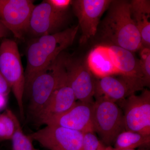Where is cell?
Instances as JSON below:
<instances>
[{"mask_svg": "<svg viewBox=\"0 0 150 150\" xmlns=\"http://www.w3.org/2000/svg\"><path fill=\"white\" fill-rule=\"evenodd\" d=\"M64 64L67 81L76 100L93 102L96 80L86 63L81 59L65 56Z\"/></svg>", "mask_w": 150, "mask_h": 150, "instance_id": "9", "label": "cell"}, {"mask_svg": "<svg viewBox=\"0 0 150 150\" xmlns=\"http://www.w3.org/2000/svg\"><path fill=\"white\" fill-rule=\"evenodd\" d=\"M10 32L9 30L0 21V38L8 36Z\"/></svg>", "mask_w": 150, "mask_h": 150, "instance_id": "25", "label": "cell"}, {"mask_svg": "<svg viewBox=\"0 0 150 150\" xmlns=\"http://www.w3.org/2000/svg\"><path fill=\"white\" fill-rule=\"evenodd\" d=\"M106 150H136L135 149H124V150H117L115 149L114 148H112L111 146L106 147Z\"/></svg>", "mask_w": 150, "mask_h": 150, "instance_id": "26", "label": "cell"}, {"mask_svg": "<svg viewBox=\"0 0 150 150\" xmlns=\"http://www.w3.org/2000/svg\"><path fill=\"white\" fill-rule=\"evenodd\" d=\"M123 106L126 131L150 135V91L131 95L120 102Z\"/></svg>", "mask_w": 150, "mask_h": 150, "instance_id": "7", "label": "cell"}, {"mask_svg": "<svg viewBox=\"0 0 150 150\" xmlns=\"http://www.w3.org/2000/svg\"><path fill=\"white\" fill-rule=\"evenodd\" d=\"M150 143V135L125 130L116 137L114 148L117 150L134 149L149 145Z\"/></svg>", "mask_w": 150, "mask_h": 150, "instance_id": "18", "label": "cell"}, {"mask_svg": "<svg viewBox=\"0 0 150 150\" xmlns=\"http://www.w3.org/2000/svg\"><path fill=\"white\" fill-rule=\"evenodd\" d=\"M79 27L74 26L54 34L35 38L26 50L25 88L38 73L48 67L74 42Z\"/></svg>", "mask_w": 150, "mask_h": 150, "instance_id": "1", "label": "cell"}, {"mask_svg": "<svg viewBox=\"0 0 150 150\" xmlns=\"http://www.w3.org/2000/svg\"><path fill=\"white\" fill-rule=\"evenodd\" d=\"M18 121L16 115L10 109L0 114V142L11 140Z\"/></svg>", "mask_w": 150, "mask_h": 150, "instance_id": "19", "label": "cell"}, {"mask_svg": "<svg viewBox=\"0 0 150 150\" xmlns=\"http://www.w3.org/2000/svg\"><path fill=\"white\" fill-rule=\"evenodd\" d=\"M38 150L37 149V150Z\"/></svg>", "mask_w": 150, "mask_h": 150, "instance_id": "27", "label": "cell"}, {"mask_svg": "<svg viewBox=\"0 0 150 150\" xmlns=\"http://www.w3.org/2000/svg\"><path fill=\"white\" fill-rule=\"evenodd\" d=\"M12 150H36L33 141L23 133L19 121L17 123L15 132L11 139Z\"/></svg>", "mask_w": 150, "mask_h": 150, "instance_id": "20", "label": "cell"}, {"mask_svg": "<svg viewBox=\"0 0 150 150\" xmlns=\"http://www.w3.org/2000/svg\"><path fill=\"white\" fill-rule=\"evenodd\" d=\"M140 68L143 74L145 85L150 86V48H142L140 52Z\"/></svg>", "mask_w": 150, "mask_h": 150, "instance_id": "21", "label": "cell"}, {"mask_svg": "<svg viewBox=\"0 0 150 150\" xmlns=\"http://www.w3.org/2000/svg\"><path fill=\"white\" fill-rule=\"evenodd\" d=\"M46 1L56 10L60 12H66L72 2V1L70 0H46Z\"/></svg>", "mask_w": 150, "mask_h": 150, "instance_id": "23", "label": "cell"}, {"mask_svg": "<svg viewBox=\"0 0 150 150\" xmlns=\"http://www.w3.org/2000/svg\"><path fill=\"white\" fill-rule=\"evenodd\" d=\"M11 90L8 83L0 72V95L6 97L9 93Z\"/></svg>", "mask_w": 150, "mask_h": 150, "instance_id": "24", "label": "cell"}, {"mask_svg": "<svg viewBox=\"0 0 150 150\" xmlns=\"http://www.w3.org/2000/svg\"><path fill=\"white\" fill-rule=\"evenodd\" d=\"M83 134L62 126L46 125L28 136L50 150H81Z\"/></svg>", "mask_w": 150, "mask_h": 150, "instance_id": "6", "label": "cell"}, {"mask_svg": "<svg viewBox=\"0 0 150 150\" xmlns=\"http://www.w3.org/2000/svg\"><path fill=\"white\" fill-rule=\"evenodd\" d=\"M110 0H76L71 5L79 21L82 34L79 42L85 44L96 34L101 16L108 8Z\"/></svg>", "mask_w": 150, "mask_h": 150, "instance_id": "10", "label": "cell"}, {"mask_svg": "<svg viewBox=\"0 0 150 150\" xmlns=\"http://www.w3.org/2000/svg\"><path fill=\"white\" fill-rule=\"evenodd\" d=\"M74 94L67 81L64 80L55 90L48 102L34 120L38 125L43 124L49 118L64 113L72 107L76 102Z\"/></svg>", "mask_w": 150, "mask_h": 150, "instance_id": "14", "label": "cell"}, {"mask_svg": "<svg viewBox=\"0 0 150 150\" xmlns=\"http://www.w3.org/2000/svg\"><path fill=\"white\" fill-rule=\"evenodd\" d=\"M130 5L131 17L139 32L142 48H150V1L133 0Z\"/></svg>", "mask_w": 150, "mask_h": 150, "instance_id": "16", "label": "cell"}, {"mask_svg": "<svg viewBox=\"0 0 150 150\" xmlns=\"http://www.w3.org/2000/svg\"><path fill=\"white\" fill-rule=\"evenodd\" d=\"M66 12L56 10L46 0L43 1L33 7L27 33L35 38L59 32L67 20Z\"/></svg>", "mask_w": 150, "mask_h": 150, "instance_id": "12", "label": "cell"}, {"mask_svg": "<svg viewBox=\"0 0 150 150\" xmlns=\"http://www.w3.org/2000/svg\"><path fill=\"white\" fill-rule=\"evenodd\" d=\"M118 76H108L96 80L94 96L116 103L123 101L146 86L143 80Z\"/></svg>", "mask_w": 150, "mask_h": 150, "instance_id": "11", "label": "cell"}, {"mask_svg": "<svg viewBox=\"0 0 150 150\" xmlns=\"http://www.w3.org/2000/svg\"><path fill=\"white\" fill-rule=\"evenodd\" d=\"M65 55L60 54L48 67L37 74L25 90L28 117L34 121L54 92L66 78Z\"/></svg>", "mask_w": 150, "mask_h": 150, "instance_id": "3", "label": "cell"}, {"mask_svg": "<svg viewBox=\"0 0 150 150\" xmlns=\"http://www.w3.org/2000/svg\"><path fill=\"white\" fill-rule=\"evenodd\" d=\"M93 123L94 132L106 146H111L119 134L126 130L121 108L115 103L102 98H96L93 102Z\"/></svg>", "mask_w": 150, "mask_h": 150, "instance_id": "5", "label": "cell"}, {"mask_svg": "<svg viewBox=\"0 0 150 150\" xmlns=\"http://www.w3.org/2000/svg\"><path fill=\"white\" fill-rule=\"evenodd\" d=\"M86 64L98 79L118 75L112 51L109 45H98L90 52Z\"/></svg>", "mask_w": 150, "mask_h": 150, "instance_id": "15", "label": "cell"}, {"mask_svg": "<svg viewBox=\"0 0 150 150\" xmlns=\"http://www.w3.org/2000/svg\"><path fill=\"white\" fill-rule=\"evenodd\" d=\"M101 29L103 38L111 45L132 53L142 48L141 36L131 17L128 1H112Z\"/></svg>", "mask_w": 150, "mask_h": 150, "instance_id": "2", "label": "cell"}, {"mask_svg": "<svg viewBox=\"0 0 150 150\" xmlns=\"http://www.w3.org/2000/svg\"><path fill=\"white\" fill-rule=\"evenodd\" d=\"M0 72L12 91L23 119L25 78L18 47L13 40L6 38L0 45Z\"/></svg>", "mask_w": 150, "mask_h": 150, "instance_id": "4", "label": "cell"}, {"mask_svg": "<svg viewBox=\"0 0 150 150\" xmlns=\"http://www.w3.org/2000/svg\"><path fill=\"white\" fill-rule=\"evenodd\" d=\"M93 102L76 101L66 112L43 122L46 125L62 126L83 133L94 132L93 123Z\"/></svg>", "mask_w": 150, "mask_h": 150, "instance_id": "13", "label": "cell"}, {"mask_svg": "<svg viewBox=\"0 0 150 150\" xmlns=\"http://www.w3.org/2000/svg\"><path fill=\"white\" fill-rule=\"evenodd\" d=\"M106 147L98 139L94 132L84 133L81 150H106Z\"/></svg>", "mask_w": 150, "mask_h": 150, "instance_id": "22", "label": "cell"}, {"mask_svg": "<svg viewBox=\"0 0 150 150\" xmlns=\"http://www.w3.org/2000/svg\"><path fill=\"white\" fill-rule=\"evenodd\" d=\"M34 6L31 0H0V21L16 38L23 39Z\"/></svg>", "mask_w": 150, "mask_h": 150, "instance_id": "8", "label": "cell"}, {"mask_svg": "<svg viewBox=\"0 0 150 150\" xmlns=\"http://www.w3.org/2000/svg\"><path fill=\"white\" fill-rule=\"evenodd\" d=\"M109 46L113 54L118 75L144 81L139 60L135 58L133 53L118 46Z\"/></svg>", "mask_w": 150, "mask_h": 150, "instance_id": "17", "label": "cell"}]
</instances>
